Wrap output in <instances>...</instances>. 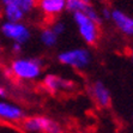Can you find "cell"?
I'll list each match as a JSON object with an SVG mask.
<instances>
[{"label": "cell", "mask_w": 133, "mask_h": 133, "mask_svg": "<svg viewBox=\"0 0 133 133\" xmlns=\"http://www.w3.org/2000/svg\"><path fill=\"white\" fill-rule=\"evenodd\" d=\"M43 61L40 58H17L11 62V73L22 81H35L42 74Z\"/></svg>", "instance_id": "obj_1"}, {"label": "cell", "mask_w": 133, "mask_h": 133, "mask_svg": "<svg viewBox=\"0 0 133 133\" xmlns=\"http://www.w3.org/2000/svg\"><path fill=\"white\" fill-rule=\"evenodd\" d=\"M91 53L88 48L78 47L61 52L58 55V60L60 64L74 70H84L90 65L91 62Z\"/></svg>", "instance_id": "obj_2"}, {"label": "cell", "mask_w": 133, "mask_h": 133, "mask_svg": "<svg viewBox=\"0 0 133 133\" xmlns=\"http://www.w3.org/2000/svg\"><path fill=\"white\" fill-rule=\"evenodd\" d=\"M22 128L26 133H61L58 122L42 115L25 116L22 121Z\"/></svg>", "instance_id": "obj_3"}, {"label": "cell", "mask_w": 133, "mask_h": 133, "mask_svg": "<svg viewBox=\"0 0 133 133\" xmlns=\"http://www.w3.org/2000/svg\"><path fill=\"white\" fill-rule=\"evenodd\" d=\"M73 21L78 34L87 44H94L98 38V23L89 18L84 12L73 13Z\"/></svg>", "instance_id": "obj_4"}, {"label": "cell", "mask_w": 133, "mask_h": 133, "mask_svg": "<svg viewBox=\"0 0 133 133\" xmlns=\"http://www.w3.org/2000/svg\"><path fill=\"white\" fill-rule=\"evenodd\" d=\"M0 31L12 43H26L31 37V31L23 22H5L0 26Z\"/></svg>", "instance_id": "obj_5"}, {"label": "cell", "mask_w": 133, "mask_h": 133, "mask_svg": "<svg viewBox=\"0 0 133 133\" xmlns=\"http://www.w3.org/2000/svg\"><path fill=\"white\" fill-rule=\"evenodd\" d=\"M43 87L50 94H56L60 91H68L74 88V83L70 79L62 78L55 73L46 74L43 78Z\"/></svg>", "instance_id": "obj_6"}, {"label": "cell", "mask_w": 133, "mask_h": 133, "mask_svg": "<svg viewBox=\"0 0 133 133\" xmlns=\"http://www.w3.org/2000/svg\"><path fill=\"white\" fill-rule=\"evenodd\" d=\"M110 21L114 23V25L118 28L120 32H122L126 36L133 37V17L126 13L122 10L115 9L111 10Z\"/></svg>", "instance_id": "obj_7"}, {"label": "cell", "mask_w": 133, "mask_h": 133, "mask_svg": "<svg viewBox=\"0 0 133 133\" xmlns=\"http://www.w3.org/2000/svg\"><path fill=\"white\" fill-rule=\"evenodd\" d=\"M25 113L19 105L7 101H0V120L6 122H22Z\"/></svg>", "instance_id": "obj_8"}, {"label": "cell", "mask_w": 133, "mask_h": 133, "mask_svg": "<svg viewBox=\"0 0 133 133\" xmlns=\"http://www.w3.org/2000/svg\"><path fill=\"white\" fill-rule=\"evenodd\" d=\"M90 94L92 96L94 101L101 107H108L111 101V95L109 89L103 82L96 81L94 82L90 88Z\"/></svg>", "instance_id": "obj_9"}, {"label": "cell", "mask_w": 133, "mask_h": 133, "mask_svg": "<svg viewBox=\"0 0 133 133\" xmlns=\"http://www.w3.org/2000/svg\"><path fill=\"white\" fill-rule=\"evenodd\" d=\"M37 7L46 17H56L66 10V0H38Z\"/></svg>", "instance_id": "obj_10"}, {"label": "cell", "mask_w": 133, "mask_h": 133, "mask_svg": "<svg viewBox=\"0 0 133 133\" xmlns=\"http://www.w3.org/2000/svg\"><path fill=\"white\" fill-rule=\"evenodd\" d=\"M26 13L23 11L19 3L9 4L3 6V16L7 22H23Z\"/></svg>", "instance_id": "obj_11"}, {"label": "cell", "mask_w": 133, "mask_h": 133, "mask_svg": "<svg viewBox=\"0 0 133 133\" xmlns=\"http://www.w3.org/2000/svg\"><path fill=\"white\" fill-rule=\"evenodd\" d=\"M58 40H59V36L53 31V29L50 26H47L43 30L41 31L40 34V41L41 43L43 44L47 48H52L58 43Z\"/></svg>", "instance_id": "obj_12"}, {"label": "cell", "mask_w": 133, "mask_h": 133, "mask_svg": "<svg viewBox=\"0 0 133 133\" xmlns=\"http://www.w3.org/2000/svg\"><path fill=\"white\" fill-rule=\"evenodd\" d=\"M88 7H89V4L83 0H66V10L72 13L85 12Z\"/></svg>", "instance_id": "obj_13"}, {"label": "cell", "mask_w": 133, "mask_h": 133, "mask_svg": "<svg viewBox=\"0 0 133 133\" xmlns=\"http://www.w3.org/2000/svg\"><path fill=\"white\" fill-rule=\"evenodd\" d=\"M37 3H38V0H21L19 5H21V7L23 9V11L25 13H29L35 7H37Z\"/></svg>", "instance_id": "obj_14"}, {"label": "cell", "mask_w": 133, "mask_h": 133, "mask_svg": "<svg viewBox=\"0 0 133 133\" xmlns=\"http://www.w3.org/2000/svg\"><path fill=\"white\" fill-rule=\"evenodd\" d=\"M84 13H85V15H87L89 18H91L92 21H95L96 23H98V24L101 23V21H102V17H101V15H99V13L97 12L95 9H92V7L90 6V5H89V7L85 10V12H84Z\"/></svg>", "instance_id": "obj_15"}, {"label": "cell", "mask_w": 133, "mask_h": 133, "mask_svg": "<svg viewBox=\"0 0 133 133\" xmlns=\"http://www.w3.org/2000/svg\"><path fill=\"white\" fill-rule=\"evenodd\" d=\"M50 28L53 29V31H54L58 36H60V35H62L65 32L66 26H65V23L62 22V21H55V22L52 24Z\"/></svg>", "instance_id": "obj_16"}, {"label": "cell", "mask_w": 133, "mask_h": 133, "mask_svg": "<svg viewBox=\"0 0 133 133\" xmlns=\"http://www.w3.org/2000/svg\"><path fill=\"white\" fill-rule=\"evenodd\" d=\"M110 16H111V10H109L108 7H104V9L102 10V15H101V17L105 19H110Z\"/></svg>", "instance_id": "obj_17"}, {"label": "cell", "mask_w": 133, "mask_h": 133, "mask_svg": "<svg viewBox=\"0 0 133 133\" xmlns=\"http://www.w3.org/2000/svg\"><path fill=\"white\" fill-rule=\"evenodd\" d=\"M22 46L23 44H21V43H12V52L15 54H19V53L22 52Z\"/></svg>", "instance_id": "obj_18"}, {"label": "cell", "mask_w": 133, "mask_h": 133, "mask_svg": "<svg viewBox=\"0 0 133 133\" xmlns=\"http://www.w3.org/2000/svg\"><path fill=\"white\" fill-rule=\"evenodd\" d=\"M21 0H0V4L5 6V5H9V4H15V3H19Z\"/></svg>", "instance_id": "obj_19"}, {"label": "cell", "mask_w": 133, "mask_h": 133, "mask_svg": "<svg viewBox=\"0 0 133 133\" xmlns=\"http://www.w3.org/2000/svg\"><path fill=\"white\" fill-rule=\"evenodd\" d=\"M7 97V90L4 87H0V98H5Z\"/></svg>", "instance_id": "obj_20"}, {"label": "cell", "mask_w": 133, "mask_h": 133, "mask_svg": "<svg viewBox=\"0 0 133 133\" xmlns=\"http://www.w3.org/2000/svg\"><path fill=\"white\" fill-rule=\"evenodd\" d=\"M83 1H85V3H88V4L90 3V0H83Z\"/></svg>", "instance_id": "obj_21"}, {"label": "cell", "mask_w": 133, "mask_h": 133, "mask_svg": "<svg viewBox=\"0 0 133 133\" xmlns=\"http://www.w3.org/2000/svg\"><path fill=\"white\" fill-rule=\"evenodd\" d=\"M132 62H133V56H132Z\"/></svg>", "instance_id": "obj_22"}, {"label": "cell", "mask_w": 133, "mask_h": 133, "mask_svg": "<svg viewBox=\"0 0 133 133\" xmlns=\"http://www.w3.org/2000/svg\"><path fill=\"white\" fill-rule=\"evenodd\" d=\"M132 56H133V50H132Z\"/></svg>", "instance_id": "obj_23"}]
</instances>
